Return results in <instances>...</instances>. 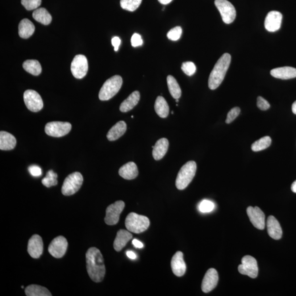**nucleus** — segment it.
Masks as SVG:
<instances>
[{
    "label": "nucleus",
    "instance_id": "36",
    "mask_svg": "<svg viewBox=\"0 0 296 296\" xmlns=\"http://www.w3.org/2000/svg\"><path fill=\"white\" fill-rule=\"evenodd\" d=\"M215 205L213 202L210 200H203L200 203L199 205V209L200 212L203 213H208L215 209Z\"/></svg>",
    "mask_w": 296,
    "mask_h": 296
},
{
    "label": "nucleus",
    "instance_id": "43",
    "mask_svg": "<svg viewBox=\"0 0 296 296\" xmlns=\"http://www.w3.org/2000/svg\"><path fill=\"white\" fill-rule=\"evenodd\" d=\"M29 172L34 177H40L41 176L42 170L39 166L31 165L28 168Z\"/></svg>",
    "mask_w": 296,
    "mask_h": 296
},
{
    "label": "nucleus",
    "instance_id": "27",
    "mask_svg": "<svg viewBox=\"0 0 296 296\" xmlns=\"http://www.w3.org/2000/svg\"><path fill=\"white\" fill-rule=\"evenodd\" d=\"M34 25L30 20L24 19L21 20L18 28V33L20 37L23 39H28L34 34Z\"/></svg>",
    "mask_w": 296,
    "mask_h": 296
},
{
    "label": "nucleus",
    "instance_id": "41",
    "mask_svg": "<svg viewBox=\"0 0 296 296\" xmlns=\"http://www.w3.org/2000/svg\"><path fill=\"white\" fill-rule=\"evenodd\" d=\"M257 106L261 110H266L270 108V104L267 101L260 96L257 98Z\"/></svg>",
    "mask_w": 296,
    "mask_h": 296
},
{
    "label": "nucleus",
    "instance_id": "9",
    "mask_svg": "<svg viewBox=\"0 0 296 296\" xmlns=\"http://www.w3.org/2000/svg\"><path fill=\"white\" fill-rule=\"evenodd\" d=\"M23 97L24 103L29 110L38 112L43 109V99L36 91L32 90H27L24 93Z\"/></svg>",
    "mask_w": 296,
    "mask_h": 296
},
{
    "label": "nucleus",
    "instance_id": "46",
    "mask_svg": "<svg viewBox=\"0 0 296 296\" xmlns=\"http://www.w3.org/2000/svg\"><path fill=\"white\" fill-rule=\"evenodd\" d=\"M126 255L128 258H131V260H135L137 257L136 254L131 251H127Z\"/></svg>",
    "mask_w": 296,
    "mask_h": 296
},
{
    "label": "nucleus",
    "instance_id": "32",
    "mask_svg": "<svg viewBox=\"0 0 296 296\" xmlns=\"http://www.w3.org/2000/svg\"><path fill=\"white\" fill-rule=\"evenodd\" d=\"M23 68L33 76H37L42 72V68L39 61L36 60H27L24 62Z\"/></svg>",
    "mask_w": 296,
    "mask_h": 296
},
{
    "label": "nucleus",
    "instance_id": "34",
    "mask_svg": "<svg viewBox=\"0 0 296 296\" xmlns=\"http://www.w3.org/2000/svg\"><path fill=\"white\" fill-rule=\"evenodd\" d=\"M142 0H121L120 6L123 9L133 12L138 8Z\"/></svg>",
    "mask_w": 296,
    "mask_h": 296
},
{
    "label": "nucleus",
    "instance_id": "15",
    "mask_svg": "<svg viewBox=\"0 0 296 296\" xmlns=\"http://www.w3.org/2000/svg\"><path fill=\"white\" fill-rule=\"evenodd\" d=\"M218 274L217 270L211 268L207 272L203 279L202 289L204 293H210L218 285Z\"/></svg>",
    "mask_w": 296,
    "mask_h": 296
},
{
    "label": "nucleus",
    "instance_id": "26",
    "mask_svg": "<svg viewBox=\"0 0 296 296\" xmlns=\"http://www.w3.org/2000/svg\"><path fill=\"white\" fill-rule=\"evenodd\" d=\"M140 99V93L139 91L133 92L121 104L120 110L126 112L131 110L139 103Z\"/></svg>",
    "mask_w": 296,
    "mask_h": 296
},
{
    "label": "nucleus",
    "instance_id": "5",
    "mask_svg": "<svg viewBox=\"0 0 296 296\" xmlns=\"http://www.w3.org/2000/svg\"><path fill=\"white\" fill-rule=\"evenodd\" d=\"M123 78L115 76L108 79L99 91V98L101 101H108L118 93L123 85Z\"/></svg>",
    "mask_w": 296,
    "mask_h": 296
},
{
    "label": "nucleus",
    "instance_id": "37",
    "mask_svg": "<svg viewBox=\"0 0 296 296\" xmlns=\"http://www.w3.org/2000/svg\"><path fill=\"white\" fill-rule=\"evenodd\" d=\"M181 68L183 72L189 77L193 76L197 71V67L194 62H183Z\"/></svg>",
    "mask_w": 296,
    "mask_h": 296
},
{
    "label": "nucleus",
    "instance_id": "13",
    "mask_svg": "<svg viewBox=\"0 0 296 296\" xmlns=\"http://www.w3.org/2000/svg\"><path fill=\"white\" fill-rule=\"evenodd\" d=\"M68 243L64 236H59L54 239L48 247V252L56 258L63 257L67 250Z\"/></svg>",
    "mask_w": 296,
    "mask_h": 296
},
{
    "label": "nucleus",
    "instance_id": "48",
    "mask_svg": "<svg viewBox=\"0 0 296 296\" xmlns=\"http://www.w3.org/2000/svg\"><path fill=\"white\" fill-rule=\"evenodd\" d=\"M291 190L294 193H296V181H295L291 186Z\"/></svg>",
    "mask_w": 296,
    "mask_h": 296
},
{
    "label": "nucleus",
    "instance_id": "7",
    "mask_svg": "<svg viewBox=\"0 0 296 296\" xmlns=\"http://www.w3.org/2000/svg\"><path fill=\"white\" fill-rule=\"evenodd\" d=\"M215 4L225 23L229 24L234 22L236 18V10L230 2L227 0H215Z\"/></svg>",
    "mask_w": 296,
    "mask_h": 296
},
{
    "label": "nucleus",
    "instance_id": "19",
    "mask_svg": "<svg viewBox=\"0 0 296 296\" xmlns=\"http://www.w3.org/2000/svg\"><path fill=\"white\" fill-rule=\"evenodd\" d=\"M269 235L274 240H279L282 235V229L278 220L273 216H270L266 222Z\"/></svg>",
    "mask_w": 296,
    "mask_h": 296
},
{
    "label": "nucleus",
    "instance_id": "22",
    "mask_svg": "<svg viewBox=\"0 0 296 296\" xmlns=\"http://www.w3.org/2000/svg\"><path fill=\"white\" fill-rule=\"evenodd\" d=\"M132 234L128 231L121 229L117 233L114 242V248L116 251L119 252L126 246L128 242L132 238Z\"/></svg>",
    "mask_w": 296,
    "mask_h": 296
},
{
    "label": "nucleus",
    "instance_id": "35",
    "mask_svg": "<svg viewBox=\"0 0 296 296\" xmlns=\"http://www.w3.org/2000/svg\"><path fill=\"white\" fill-rule=\"evenodd\" d=\"M58 175L53 170H49L47 173V176L42 180L43 185L47 187L55 186L57 185Z\"/></svg>",
    "mask_w": 296,
    "mask_h": 296
},
{
    "label": "nucleus",
    "instance_id": "6",
    "mask_svg": "<svg viewBox=\"0 0 296 296\" xmlns=\"http://www.w3.org/2000/svg\"><path fill=\"white\" fill-rule=\"evenodd\" d=\"M83 179L80 172H76L69 175L65 179L62 187V193L65 196L76 193L82 186Z\"/></svg>",
    "mask_w": 296,
    "mask_h": 296
},
{
    "label": "nucleus",
    "instance_id": "38",
    "mask_svg": "<svg viewBox=\"0 0 296 296\" xmlns=\"http://www.w3.org/2000/svg\"><path fill=\"white\" fill-rule=\"evenodd\" d=\"M41 0H21L22 5L28 11L37 9L41 4Z\"/></svg>",
    "mask_w": 296,
    "mask_h": 296
},
{
    "label": "nucleus",
    "instance_id": "11",
    "mask_svg": "<svg viewBox=\"0 0 296 296\" xmlns=\"http://www.w3.org/2000/svg\"><path fill=\"white\" fill-rule=\"evenodd\" d=\"M241 265L239 266L238 270L241 274L245 275L255 279L258 274L257 262L255 258L251 256H245L241 260Z\"/></svg>",
    "mask_w": 296,
    "mask_h": 296
},
{
    "label": "nucleus",
    "instance_id": "1",
    "mask_svg": "<svg viewBox=\"0 0 296 296\" xmlns=\"http://www.w3.org/2000/svg\"><path fill=\"white\" fill-rule=\"evenodd\" d=\"M86 258L89 277L95 282H101L105 276L106 267L101 251L97 248H91L87 251Z\"/></svg>",
    "mask_w": 296,
    "mask_h": 296
},
{
    "label": "nucleus",
    "instance_id": "52",
    "mask_svg": "<svg viewBox=\"0 0 296 296\" xmlns=\"http://www.w3.org/2000/svg\"><path fill=\"white\" fill-rule=\"evenodd\" d=\"M22 289H23V288H24V286H22Z\"/></svg>",
    "mask_w": 296,
    "mask_h": 296
},
{
    "label": "nucleus",
    "instance_id": "20",
    "mask_svg": "<svg viewBox=\"0 0 296 296\" xmlns=\"http://www.w3.org/2000/svg\"><path fill=\"white\" fill-rule=\"evenodd\" d=\"M270 74L277 78L288 80L296 77V69L290 66L275 68L271 70Z\"/></svg>",
    "mask_w": 296,
    "mask_h": 296
},
{
    "label": "nucleus",
    "instance_id": "44",
    "mask_svg": "<svg viewBox=\"0 0 296 296\" xmlns=\"http://www.w3.org/2000/svg\"><path fill=\"white\" fill-rule=\"evenodd\" d=\"M121 43H122V41H121L119 37L115 36L112 39L111 44L114 47V51L115 52L118 51Z\"/></svg>",
    "mask_w": 296,
    "mask_h": 296
},
{
    "label": "nucleus",
    "instance_id": "45",
    "mask_svg": "<svg viewBox=\"0 0 296 296\" xmlns=\"http://www.w3.org/2000/svg\"><path fill=\"white\" fill-rule=\"evenodd\" d=\"M132 243L133 245H134L135 247L137 248L141 249V248H143L144 247L143 244L141 243L140 241L137 239L133 240L132 241Z\"/></svg>",
    "mask_w": 296,
    "mask_h": 296
},
{
    "label": "nucleus",
    "instance_id": "10",
    "mask_svg": "<svg viewBox=\"0 0 296 296\" xmlns=\"http://www.w3.org/2000/svg\"><path fill=\"white\" fill-rule=\"evenodd\" d=\"M88 69V61L84 55H78L74 57L71 64V71L75 78L78 79L84 78Z\"/></svg>",
    "mask_w": 296,
    "mask_h": 296
},
{
    "label": "nucleus",
    "instance_id": "40",
    "mask_svg": "<svg viewBox=\"0 0 296 296\" xmlns=\"http://www.w3.org/2000/svg\"><path fill=\"white\" fill-rule=\"evenodd\" d=\"M240 111L239 107L233 108L228 113L226 123L227 124L232 123L239 115Z\"/></svg>",
    "mask_w": 296,
    "mask_h": 296
},
{
    "label": "nucleus",
    "instance_id": "30",
    "mask_svg": "<svg viewBox=\"0 0 296 296\" xmlns=\"http://www.w3.org/2000/svg\"><path fill=\"white\" fill-rule=\"evenodd\" d=\"M25 293L28 296H51L52 294L46 287L37 285L27 287Z\"/></svg>",
    "mask_w": 296,
    "mask_h": 296
},
{
    "label": "nucleus",
    "instance_id": "8",
    "mask_svg": "<svg viewBox=\"0 0 296 296\" xmlns=\"http://www.w3.org/2000/svg\"><path fill=\"white\" fill-rule=\"evenodd\" d=\"M72 125L68 122H52L46 125L45 132L49 136L54 137H63L70 132Z\"/></svg>",
    "mask_w": 296,
    "mask_h": 296
},
{
    "label": "nucleus",
    "instance_id": "3",
    "mask_svg": "<svg viewBox=\"0 0 296 296\" xmlns=\"http://www.w3.org/2000/svg\"><path fill=\"white\" fill-rule=\"evenodd\" d=\"M197 166L194 161H190L182 167L178 173L176 186L179 190H184L188 186L197 172Z\"/></svg>",
    "mask_w": 296,
    "mask_h": 296
},
{
    "label": "nucleus",
    "instance_id": "53",
    "mask_svg": "<svg viewBox=\"0 0 296 296\" xmlns=\"http://www.w3.org/2000/svg\"><path fill=\"white\" fill-rule=\"evenodd\" d=\"M131 118H133V115L131 116Z\"/></svg>",
    "mask_w": 296,
    "mask_h": 296
},
{
    "label": "nucleus",
    "instance_id": "31",
    "mask_svg": "<svg viewBox=\"0 0 296 296\" xmlns=\"http://www.w3.org/2000/svg\"><path fill=\"white\" fill-rule=\"evenodd\" d=\"M167 82L171 94L174 99H179L181 97L182 91L176 78L171 76H169L167 78Z\"/></svg>",
    "mask_w": 296,
    "mask_h": 296
},
{
    "label": "nucleus",
    "instance_id": "2",
    "mask_svg": "<svg viewBox=\"0 0 296 296\" xmlns=\"http://www.w3.org/2000/svg\"><path fill=\"white\" fill-rule=\"evenodd\" d=\"M231 56L225 53L216 62L208 78V87L212 90H216L221 84L230 65Z\"/></svg>",
    "mask_w": 296,
    "mask_h": 296
},
{
    "label": "nucleus",
    "instance_id": "23",
    "mask_svg": "<svg viewBox=\"0 0 296 296\" xmlns=\"http://www.w3.org/2000/svg\"><path fill=\"white\" fill-rule=\"evenodd\" d=\"M169 142L168 139L163 138L158 140L153 150V156L156 160H160L168 152Z\"/></svg>",
    "mask_w": 296,
    "mask_h": 296
},
{
    "label": "nucleus",
    "instance_id": "47",
    "mask_svg": "<svg viewBox=\"0 0 296 296\" xmlns=\"http://www.w3.org/2000/svg\"><path fill=\"white\" fill-rule=\"evenodd\" d=\"M158 1L162 5H168V4L171 2L172 0H158Z\"/></svg>",
    "mask_w": 296,
    "mask_h": 296
},
{
    "label": "nucleus",
    "instance_id": "49",
    "mask_svg": "<svg viewBox=\"0 0 296 296\" xmlns=\"http://www.w3.org/2000/svg\"><path fill=\"white\" fill-rule=\"evenodd\" d=\"M292 110H293V113L296 115V101H295L292 106Z\"/></svg>",
    "mask_w": 296,
    "mask_h": 296
},
{
    "label": "nucleus",
    "instance_id": "24",
    "mask_svg": "<svg viewBox=\"0 0 296 296\" xmlns=\"http://www.w3.org/2000/svg\"><path fill=\"white\" fill-rule=\"evenodd\" d=\"M127 130V125L124 121H120L112 126L108 132L107 137L110 141L118 140L123 136Z\"/></svg>",
    "mask_w": 296,
    "mask_h": 296
},
{
    "label": "nucleus",
    "instance_id": "21",
    "mask_svg": "<svg viewBox=\"0 0 296 296\" xmlns=\"http://www.w3.org/2000/svg\"><path fill=\"white\" fill-rule=\"evenodd\" d=\"M119 173L123 178L132 180L138 176L139 170L135 162H129L120 169Z\"/></svg>",
    "mask_w": 296,
    "mask_h": 296
},
{
    "label": "nucleus",
    "instance_id": "29",
    "mask_svg": "<svg viewBox=\"0 0 296 296\" xmlns=\"http://www.w3.org/2000/svg\"><path fill=\"white\" fill-rule=\"evenodd\" d=\"M32 17L41 24L44 25L49 24L52 22V16L49 12L44 8H37L33 12Z\"/></svg>",
    "mask_w": 296,
    "mask_h": 296
},
{
    "label": "nucleus",
    "instance_id": "39",
    "mask_svg": "<svg viewBox=\"0 0 296 296\" xmlns=\"http://www.w3.org/2000/svg\"><path fill=\"white\" fill-rule=\"evenodd\" d=\"M182 34V29L181 27H176L170 30L167 36L168 39L171 41H177L181 37Z\"/></svg>",
    "mask_w": 296,
    "mask_h": 296
},
{
    "label": "nucleus",
    "instance_id": "51",
    "mask_svg": "<svg viewBox=\"0 0 296 296\" xmlns=\"http://www.w3.org/2000/svg\"><path fill=\"white\" fill-rule=\"evenodd\" d=\"M171 114H173V111H171Z\"/></svg>",
    "mask_w": 296,
    "mask_h": 296
},
{
    "label": "nucleus",
    "instance_id": "14",
    "mask_svg": "<svg viewBox=\"0 0 296 296\" xmlns=\"http://www.w3.org/2000/svg\"><path fill=\"white\" fill-rule=\"evenodd\" d=\"M247 214L253 226L260 230L265 228V215L259 207L249 206L247 208Z\"/></svg>",
    "mask_w": 296,
    "mask_h": 296
},
{
    "label": "nucleus",
    "instance_id": "12",
    "mask_svg": "<svg viewBox=\"0 0 296 296\" xmlns=\"http://www.w3.org/2000/svg\"><path fill=\"white\" fill-rule=\"evenodd\" d=\"M125 203L123 201L116 202L108 206L106 210V216L104 221L109 226H113L119 222L120 214L124 209Z\"/></svg>",
    "mask_w": 296,
    "mask_h": 296
},
{
    "label": "nucleus",
    "instance_id": "16",
    "mask_svg": "<svg viewBox=\"0 0 296 296\" xmlns=\"http://www.w3.org/2000/svg\"><path fill=\"white\" fill-rule=\"evenodd\" d=\"M282 15L278 11H273L269 12L266 16L265 26L266 31L269 32H275L281 27Z\"/></svg>",
    "mask_w": 296,
    "mask_h": 296
},
{
    "label": "nucleus",
    "instance_id": "50",
    "mask_svg": "<svg viewBox=\"0 0 296 296\" xmlns=\"http://www.w3.org/2000/svg\"><path fill=\"white\" fill-rule=\"evenodd\" d=\"M176 102L177 103L179 102V99H176Z\"/></svg>",
    "mask_w": 296,
    "mask_h": 296
},
{
    "label": "nucleus",
    "instance_id": "25",
    "mask_svg": "<svg viewBox=\"0 0 296 296\" xmlns=\"http://www.w3.org/2000/svg\"><path fill=\"white\" fill-rule=\"evenodd\" d=\"M16 143L15 137L11 133L5 131L0 132V149L1 151H11L14 149Z\"/></svg>",
    "mask_w": 296,
    "mask_h": 296
},
{
    "label": "nucleus",
    "instance_id": "28",
    "mask_svg": "<svg viewBox=\"0 0 296 296\" xmlns=\"http://www.w3.org/2000/svg\"><path fill=\"white\" fill-rule=\"evenodd\" d=\"M155 110L156 114L161 118L168 117L169 114L170 108L168 102L162 96H158L155 103Z\"/></svg>",
    "mask_w": 296,
    "mask_h": 296
},
{
    "label": "nucleus",
    "instance_id": "33",
    "mask_svg": "<svg viewBox=\"0 0 296 296\" xmlns=\"http://www.w3.org/2000/svg\"><path fill=\"white\" fill-rule=\"evenodd\" d=\"M272 143V139L269 136H265L256 141L251 145L252 151L255 152H260L268 148Z\"/></svg>",
    "mask_w": 296,
    "mask_h": 296
},
{
    "label": "nucleus",
    "instance_id": "42",
    "mask_svg": "<svg viewBox=\"0 0 296 296\" xmlns=\"http://www.w3.org/2000/svg\"><path fill=\"white\" fill-rule=\"evenodd\" d=\"M131 41L132 47H140L143 44V41L141 39V36L137 33H135L132 35Z\"/></svg>",
    "mask_w": 296,
    "mask_h": 296
},
{
    "label": "nucleus",
    "instance_id": "18",
    "mask_svg": "<svg viewBox=\"0 0 296 296\" xmlns=\"http://www.w3.org/2000/svg\"><path fill=\"white\" fill-rule=\"evenodd\" d=\"M171 268L173 273L178 277L184 276L187 266L186 263L183 259V253L181 251H178L174 254L171 260Z\"/></svg>",
    "mask_w": 296,
    "mask_h": 296
},
{
    "label": "nucleus",
    "instance_id": "4",
    "mask_svg": "<svg viewBox=\"0 0 296 296\" xmlns=\"http://www.w3.org/2000/svg\"><path fill=\"white\" fill-rule=\"evenodd\" d=\"M150 226L147 217L131 212L125 219V226L129 232L139 234L147 231Z\"/></svg>",
    "mask_w": 296,
    "mask_h": 296
},
{
    "label": "nucleus",
    "instance_id": "17",
    "mask_svg": "<svg viewBox=\"0 0 296 296\" xmlns=\"http://www.w3.org/2000/svg\"><path fill=\"white\" fill-rule=\"evenodd\" d=\"M44 249L43 241L39 235L32 236L29 240L28 245V252L30 256L33 258H40L43 254Z\"/></svg>",
    "mask_w": 296,
    "mask_h": 296
}]
</instances>
